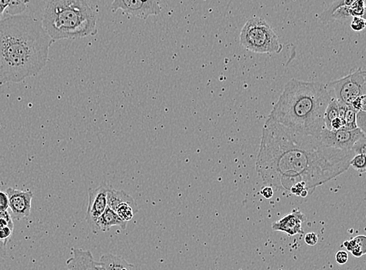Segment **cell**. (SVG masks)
I'll return each mask as SVG.
<instances>
[{
  "label": "cell",
  "mask_w": 366,
  "mask_h": 270,
  "mask_svg": "<svg viewBox=\"0 0 366 270\" xmlns=\"http://www.w3.org/2000/svg\"><path fill=\"white\" fill-rule=\"evenodd\" d=\"M335 260L339 265H344L348 261V254L345 251H337L335 254Z\"/></svg>",
  "instance_id": "f1b7e54d"
},
{
  "label": "cell",
  "mask_w": 366,
  "mask_h": 270,
  "mask_svg": "<svg viewBox=\"0 0 366 270\" xmlns=\"http://www.w3.org/2000/svg\"><path fill=\"white\" fill-rule=\"evenodd\" d=\"M356 241L355 239L354 238L351 239V240H345V241L343 242V246H344V247L347 248V251H350V252L352 251V250H353Z\"/></svg>",
  "instance_id": "d590c367"
},
{
  "label": "cell",
  "mask_w": 366,
  "mask_h": 270,
  "mask_svg": "<svg viewBox=\"0 0 366 270\" xmlns=\"http://www.w3.org/2000/svg\"><path fill=\"white\" fill-rule=\"evenodd\" d=\"M97 270H106V269H105L104 267H103V265H102L101 263L99 262V263H98Z\"/></svg>",
  "instance_id": "8d00e7d4"
},
{
  "label": "cell",
  "mask_w": 366,
  "mask_h": 270,
  "mask_svg": "<svg viewBox=\"0 0 366 270\" xmlns=\"http://www.w3.org/2000/svg\"><path fill=\"white\" fill-rule=\"evenodd\" d=\"M350 28L354 32H361L365 28V20L362 17H353Z\"/></svg>",
  "instance_id": "d4e9b609"
},
{
  "label": "cell",
  "mask_w": 366,
  "mask_h": 270,
  "mask_svg": "<svg viewBox=\"0 0 366 270\" xmlns=\"http://www.w3.org/2000/svg\"><path fill=\"white\" fill-rule=\"evenodd\" d=\"M42 24L53 42L98 33L97 15L85 0H50Z\"/></svg>",
  "instance_id": "277c9868"
},
{
  "label": "cell",
  "mask_w": 366,
  "mask_h": 270,
  "mask_svg": "<svg viewBox=\"0 0 366 270\" xmlns=\"http://www.w3.org/2000/svg\"><path fill=\"white\" fill-rule=\"evenodd\" d=\"M304 242L309 246H314L318 243V235L313 232L306 233L304 236Z\"/></svg>",
  "instance_id": "4dcf8cb0"
},
{
  "label": "cell",
  "mask_w": 366,
  "mask_h": 270,
  "mask_svg": "<svg viewBox=\"0 0 366 270\" xmlns=\"http://www.w3.org/2000/svg\"><path fill=\"white\" fill-rule=\"evenodd\" d=\"M128 222H124L121 218L119 217L117 212L113 210L112 208H106L103 214L99 216L96 222V230H102L106 232L110 230L112 226H117L121 227V229H125L127 228Z\"/></svg>",
  "instance_id": "4fadbf2b"
},
{
  "label": "cell",
  "mask_w": 366,
  "mask_h": 270,
  "mask_svg": "<svg viewBox=\"0 0 366 270\" xmlns=\"http://www.w3.org/2000/svg\"><path fill=\"white\" fill-rule=\"evenodd\" d=\"M355 1L356 0H336L321 14L320 16H319L320 22L322 24H327V21L329 17L337 8H340V7H350Z\"/></svg>",
  "instance_id": "ac0fdd59"
},
{
  "label": "cell",
  "mask_w": 366,
  "mask_h": 270,
  "mask_svg": "<svg viewBox=\"0 0 366 270\" xmlns=\"http://www.w3.org/2000/svg\"><path fill=\"white\" fill-rule=\"evenodd\" d=\"M304 190H307L304 184L303 183H297V184H294V186H292L291 188L290 189V192L294 194L296 196L300 197L301 192Z\"/></svg>",
  "instance_id": "1f68e13d"
},
{
  "label": "cell",
  "mask_w": 366,
  "mask_h": 270,
  "mask_svg": "<svg viewBox=\"0 0 366 270\" xmlns=\"http://www.w3.org/2000/svg\"><path fill=\"white\" fill-rule=\"evenodd\" d=\"M366 114L365 111L357 112L356 114V124L357 128L365 133Z\"/></svg>",
  "instance_id": "4316f807"
},
{
  "label": "cell",
  "mask_w": 366,
  "mask_h": 270,
  "mask_svg": "<svg viewBox=\"0 0 366 270\" xmlns=\"http://www.w3.org/2000/svg\"><path fill=\"white\" fill-rule=\"evenodd\" d=\"M7 244H8V242L0 239V259H4V258H7V256H8Z\"/></svg>",
  "instance_id": "e575fe53"
},
{
  "label": "cell",
  "mask_w": 366,
  "mask_h": 270,
  "mask_svg": "<svg viewBox=\"0 0 366 270\" xmlns=\"http://www.w3.org/2000/svg\"><path fill=\"white\" fill-rule=\"evenodd\" d=\"M72 256L67 261L68 270H97V261H95L92 252L81 248L73 247Z\"/></svg>",
  "instance_id": "7c38bea8"
},
{
  "label": "cell",
  "mask_w": 366,
  "mask_h": 270,
  "mask_svg": "<svg viewBox=\"0 0 366 270\" xmlns=\"http://www.w3.org/2000/svg\"><path fill=\"white\" fill-rule=\"evenodd\" d=\"M123 202L137 205L135 199L125 191H119L109 187L107 190V206L115 211L117 207Z\"/></svg>",
  "instance_id": "9a60e30c"
},
{
  "label": "cell",
  "mask_w": 366,
  "mask_h": 270,
  "mask_svg": "<svg viewBox=\"0 0 366 270\" xmlns=\"http://www.w3.org/2000/svg\"><path fill=\"white\" fill-rule=\"evenodd\" d=\"M51 38L43 24L28 15L0 21V83L36 76L49 60Z\"/></svg>",
  "instance_id": "7a4b0ae2"
},
{
  "label": "cell",
  "mask_w": 366,
  "mask_h": 270,
  "mask_svg": "<svg viewBox=\"0 0 366 270\" xmlns=\"http://www.w3.org/2000/svg\"><path fill=\"white\" fill-rule=\"evenodd\" d=\"M354 156L352 151L326 146L318 137L290 131L268 118L255 170L265 185L290 191L303 183L312 191L347 171Z\"/></svg>",
  "instance_id": "6da1fadb"
},
{
  "label": "cell",
  "mask_w": 366,
  "mask_h": 270,
  "mask_svg": "<svg viewBox=\"0 0 366 270\" xmlns=\"http://www.w3.org/2000/svg\"><path fill=\"white\" fill-rule=\"evenodd\" d=\"M115 212L123 221L128 222L133 219L135 214L138 213V208L137 205L123 202L117 207Z\"/></svg>",
  "instance_id": "2e32d148"
},
{
  "label": "cell",
  "mask_w": 366,
  "mask_h": 270,
  "mask_svg": "<svg viewBox=\"0 0 366 270\" xmlns=\"http://www.w3.org/2000/svg\"><path fill=\"white\" fill-rule=\"evenodd\" d=\"M13 230H14V227H11V226H6L0 229V239L8 242L12 236Z\"/></svg>",
  "instance_id": "f546056e"
},
{
  "label": "cell",
  "mask_w": 366,
  "mask_h": 270,
  "mask_svg": "<svg viewBox=\"0 0 366 270\" xmlns=\"http://www.w3.org/2000/svg\"><path fill=\"white\" fill-rule=\"evenodd\" d=\"M305 220V215L295 208L290 213L283 215L279 220L273 222L272 228L275 231L284 232L290 236L304 234L302 223Z\"/></svg>",
  "instance_id": "8fae6325"
},
{
  "label": "cell",
  "mask_w": 366,
  "mask_h": 270,
  "mask_svg": "<svg viewBox=\"0 0 366 270\" xmlns=\"http://www.w3.org/2000/svg\"><path fill=\"white\" fill-rule=\"evenodd\" d=\"M365 137V133L359 128L353 131L340 129L337 131L324 128L321 131L318 138L324 145L331 148H337L340 150L352 151L354 145L359 140Z\"/></svg>",
  "instance_id": "52a82bcc"
},
{
  "label": "cell",
  "mask_w": 366,
  "mask_h": 270,
  "mask_svg": "<svg viewBox=\"0 0 366 270\" xmlns=\"http://www.w3.org/2000/svg\"><path fill=\"white\" fill-rule=\"evenodd\" d=\"M240 42L246 50L259 54L279 53L283 49L277 35L261 18H251L246 22L241 29Z\"/></svg>",
  "instance_id": "5b68a950"
},
{
  "label": "cell",
  "mask_w": 366,
  "mask_h": 270,
  "mask_svg": "<svg viewBox=\"0 0 366 270\" xmlns=\"http://www.w3.org/2000/svg\"><path fill=\"white\" fill-rule=\"evenodd\" d=\"M343 127V121H342L339 117H337V118L334 119V120H332V122L330 123L329 130H331V131H337V130L342 129Z\"/></svg>",
  "instance_id": "836d02e7"
},
{
  "label": "cell",
  "mask_w": 366,
  "mask_h": 270,
  "mask_svg": "<svg viewBox=\"0 0 366 270\" xmlns=\"http://www.w3.org/2000/svg\"><path fill=\"white\" fill-rule=\"evenodd\" d=\"M349 18H351L349 7H340L332 13V15L328 19L327 24L335 21L346 20Z\"/></svg>",
  "instance_id": "603a6c76"
},
{
  "label": "cell",
  "mask_w": 366,
  "mask_h": 270,
  "mask_svg": "<svg viewBox=\"0 0 366 270\" xmlns=\"http://www.w3.org/2000/svg\"><path fill=\"white\" fill-rule=\"evenodd\" d=\"M332 96L339 103L350 105L352 101L366 96V73L361 68L352 71L347 76L328 85Z\"/></svg>",
  "instance_id": "8992f818"
},
{
  "label": "cell",
  "mask_w": 366,
  "mask_h": 270,
  "mask_svg": "<svg viewBox=\"0 0 366 270\" xmlns=\"http://www.w3.org/2000/svg\"><path fill=\"white\" fill-rule=\"evenodd\" d=\"M108 187V186L103 184L97 188L89 191L86 221L95 230H96V222L98 219L107 208Z\"/></svg>",
  "instance_id": "9c48e42d"
},
{
  "label": "cell",
  "mask_w": 366,
  "mask_h": 270,
  "mask_svg": "<svg viewBox=\"0 0 366 270\" xmlns=\"http://www.w3.org/2000/svg\"><path fill=\"white\" fill-rule=\"evenodd\" d=\"M29 0H10L8 8V13L11 16L19 15L23 12L26 8L27 4Z\"/></svg>",
  "instance_id": "44dd1931"
},
{
  "label": "cell",
  "mask_w": 366,
  "mask_h": 270,
  "mask_svg": "<svg viewBox=\"0 0 366 270\" xmlns=\"http://www.w3.org/2000/svg\"><path fill=\"white\" fill-rule=\"evenodd\" d=\"M9 198V212L13 219L29 217L32 208L33 193L10 187L6 191Z\"/></svg>",
  "instance_id": "ba28073f"
},
{
  "label": "cell",
  "mask_w": 366,
  "mask_h": 270,
  "mask_svg": "<svg viewBox=\"0 0 366 270\" xmlns=\"http://www.w3.org/2000/svg\"><path fill=\"white\" fill-rule=\"evenodd\" d=\"M359 173H364L366 170L365 153L356 154L350 161V167Z\"/></svg>",
  "instance_id": "ffe728a7"
},
{
  "label": "cell",
  "mask_w": 366,
  "mask_h": 270,
  "mask_svg": "<svg viewBox=\"0 0 366 270\" xmlns=\"http://www.w3.org/2000/svg\"><path fill=\"white\" fill-rule=\"evenodd\" d=\"M260 194L266 199H270L273 196V190L270 186L265 185L261 189Z\"/></svg>",
  "instance_id": "d6a6232c"
},
{
  "label": "cell",
  "mask_w": 366,
  "mask_h": 270,
  "mask_svg": "<svg viewBox=\"0 0 366 270\" xmlns=\"http://www.w3.org/2000/svg\"><path fill=\"white\" fill-rule=\"evenodd\" d=\"M332 97L327 85L291 79L285 85L269 119L290 131L318 138L325 128L324 113Z\"/></svg>",
  "instance_id": "3957f363"
},
{
  "label": "cell",
  "mask_w": 366,
  "mask_h": 270,
  "mask_svg": "<svg viewBox=\"0 0 366 270\" xmlns=\"http://www.w3.org/2000/svg\"><path fill=\"white\" fill-rule=\"evenodd\" d=\"M350 15L353 17H363L365 9V0H356L354 4L349 7Z\"/></svg>",
  "instance_id": "cb8c5ba5"
},
{
  "label": "cell",
  "mask_w": 366,
  "mask_h": 270,
  "mask_svg": "<svg viewBox=\"0 0 366 270\" xmlns=\"http://www.w3.org/2000/svg\"><path fill=\"white\" fill-rule=\"evenodd\" d=\"M356 114H357V112L351 106L347 105L344 117H343V127L342 129L353 131L357 128V124H356Z\"/></svg>",
  "instance_id": "d6986e66"
},
{
  "label": "cell",
  "mask_w": 366,
  "mask_h": 270,
  "mask_svg": "<svg viewBox=\"0 0 366 270\" xmlns=\"http://www.w3.org/2000/svg\"><path fill=\"white\" fill-rule=\"evenodd\" d=\"M99 262L106 270H136L135 265L128 262L121 256L114 254H103Z\"/></svg>",
  "instance_id": "5bb4252c"
},
{
  "label": "cell",
  "mask_w": 366,
  "mask_h": 270,
  "mask_svg": "<svg viewBox=\"0 0 366 270\" xmlns=\"http://www.w3.org/2000/svg\"><path fill=\"white\" fill-rule=\"evenodd\" d=\"M366 96H358L354 100L352 101L349 106H351L356 112L365 111Z\"/></svg>",
  "instance_id": "484cf974"
},
{
  "label": "cell",
  "mask_w": 366,
  "mask_h": 270,
  "mask_svg": "<svg viewBox=\"0 0 366 270\" xmlns=\"http://www.w3.org/2000/svg\"><path fill=\"white\" fill-rule=\"evenodd\" d=\"M118 10H121L126 15L142 20H146L151 15L156 16L160 14L142 0H114L112 11L117 12Z\"/></svg>",
  "instance_id": "30bf717a"
},
{
  "label": "cell",
  "mask_w": 366,
  "mask_h": 270,
  "mask_svg": "<svg viewBox=\"0 0 366 270\" xmlns=\"http://www.w3.org/2000/svg\"><path fill=\"white\" fill-rule=\"evenodd\" d=\"M9 209V198L8 194L0 191V211H7Z\"/></svg>",
  "instance_id": "83f0119b"
},
{
  "label": "cell",
  "mask_w": 366,
  "mask_h": 270,
  "mask_svg": "<svg viewBox=\"0 0 366 270\" xmlns=\"http://www.w3.org/2000/svg\"><path fill=\"white\" fill-rule=\"evenodd\" d=\"M337 117H339V105L337 100L334 97H332L326 106L324 113V124L325 128L329 130L330 123Z\"/></svg>",
  "instance_id": "e0dca14e"
},
{
  "label": "cell",
  "mask_w": 366,
  "mask_h": 270,
  "mask_svg": "<svg viewBox=\"0 0 366 270\" xmlns=\"http://www.w3.org/2000/svg\"><path fill=\"white\" fill-rule=\"evenodd\" d=\"M356 244L354 248L350 251L354 257H361L366 253V237L364 235H360L354 237Z\"/></svg>",
  "instance_id": "7402d4cb"
}]
</instances>
